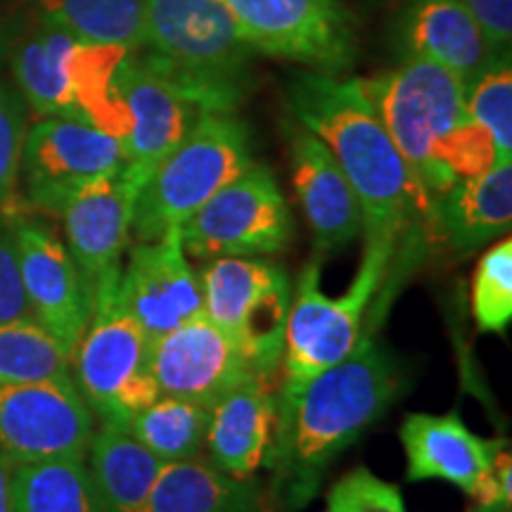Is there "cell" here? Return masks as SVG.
<instances>
[{
  "instance_id": "1",
  "label": "cell",
  "mask_w": 512,
  "mask_h": 512,
  "mask_svg": "<svg viewBox=\"0 0 512 512\" xmlns=\"http://www.w3.org/2000/svg\"><path fill=\"white\" fill-rule=\"evenodd\" d=\"M401 389L399 358L377 339V330L363 328L349 356L297 392L275 396L273 441L264 463L275 508H306L332 460L392 408Z\"/></svg>"
},
{
  "instance_id": "2",
  "label": "cell",
  "mask_w": 512,
  "mask_h": 512,
  "mask_svg": "<svg viewBox=\"0 0 512 512\" xmlns=\"http://www.w3.org/2000/svg\"><path fill=\"white\" fill-rule=\"evenodd\" d=\"M285 102L294 121L335 155L361 204L366 242L399 256L418 245V233L427 226L437 228L432 197L396 150L361 79L299 72L287 81Z\"/></svg>"
},
{
  "instance_id": "3",
  "label": "cell",
  "mask_w": 512,
  "mask_h": 512,
  "mask_svg": "<svg viewBox=\"0 0 512 512\" xmlns=\"http://www.w3.org/2000/svg\"><path fill=\"white\" fill-rule=\"evenodd\" d=\"M140 53L207 114H233L254 48L221 0H145Z\"/></svg>"
},
{
  "instance_id": "4",
  "label": "cell",
  "mask_w": 512,
  "mask_h": 512,
  "mask_svg": "<svg viewBox=\"0 0 512 512\" xmlns=\"http://www.w3.org/2000/svg\"><path fill=\"white\" fill-rule=\"evenodd\" d=\"M254 164L249 128L235 114H204L138 192L131 233L159 240Z\"/></svg>"
},
{
  "instance_id": "5",
  "label": "cell",
  "mask_w": 512,
  "mask_h": 512,
  "mask_svg": "<svg viewBox=\"0 0 512 512\" xmlns=\"http://www.w3.org/2000/svg\"><path fill=\"white\" fill-rule=\"evenodd\" d=\"M392 261V249L366 242L354 283L342 297H328L320 287L318 256L304 266L287 316L280 394L297 392L313 377L351 354L366 325L370 304L387 280Z\"/></svg>"
},
{
  "instance_id": "6",
  "label": "cell",
  "mask_w": 512,
  "mask_h": 512,
  "mask_svg": "<svg viewBox=\"0 0 512 512\" xmlns=\"http://www.w3.org/2000/svg\"><path fill=\"white\" fill-rule=\"evenodd\" d=\"M121 273V271H119ZM119 273L98 287L88 328L74 351V382L102 425L128 427L159 396L143 325L119 297Z\"/></svg>"
},
{
  "instance_id": "7",
  "label": "cell",
  "mask_w": 512,
  "mask_h": 512,
  "mask_svg": "<svg viewBox=\"0 0 512 512\" xmlns=\"http://www.w3.org/2000/svg\"><path fill=\"white\" fill-rule=\"evenodd\" d=\"M361 83L396 150L437 207L434 147L467 119L463 81L434 62L401 60Z\"/></svg>"
},
{
  "instance_id": "8",
  "label": "cell",
  "mask_w": 512,
  "mask_h": 512,
  "mask_svg": "<svg viewBox=\"0 0 512 512\" xmlns=\"http://www.w3.org/2000/svg\"><path fill=\"white\" fill-rule=\"evenodd\" d=\"M202 311L245 351L259 375L283 361L292 283L285 266L261 256L211 259L200 273Z\"/></svg>"
},
{
  "instance_id": "9",
  "label": "cell",
  "mask_w": 512,
  "mask_h": 512,
  "mask_svg": "<svg viewBox=\"0 0 512 512\" xmlns=\"http://www.w3.org/2000/svg\"><path fill=\"white\" fill-rule=\"evenodd\" d=\"M192 259L278 254L292 240V214L273 171L252 164L181 226Z\"/></svg>"
},
{
  "instance_id": "10",
  "label": "cell",
  "mask_w": 512,
  "mask_h": 512,
  "mask_svg": "<svg viewBox=\"0 0 512 512\" xmlns=\"http://www.w3.org/2000/svg\"><path fill=\"white\" fill-rule=\"evenodd\" d=\"M254 53L342 74L358 53L356 22L342 0H221Z\"/></svg>"
},
{
  "instance_id": "11",
  "label": "cell",
  "mask_w": 512,
  "mask_h": 512,
  "mask_svg": "<svg viewBox=\"0 0 512 512\" xmlns=\"http://www.w3.org/2000/svg\"><path fill=\"white\" fill-rule=\"evenodd\" d=\"M93 422L74 377L0 384V456L10 465L86 458Z\"/></svg>"
},
{
  "instance_id": "12",
  "label": "cell",
  "mask_w": 512,
  "mask_h": 512,
  "mask_svg": "<svg viewBox=\"0 0 512 512\" xmlns=\"http://www.w3.org/2000/svg\"><path fill=\"white\" fill-rule=\"evenodd\" d=\"M124 164L121 138L79 119L43 117L24 136L19 171H24L29 200L60 214L83 185Z\"/></svg>"
},
{
  "instance_id": "13",
  "label": "cell",
  "mask_w": 512,
  "mask_h": 512,
  "mask_svg": "<svg viewBox=\"0 0 512 512\" xmlns=\"http://www.w3.org/2000/svg\"><path fill=\"white\" fill-rule=\"evenodd\" d=\"M150 366L159 394L204 406L259 375L245 351L204 311L152 339Z\"/></svg>"
},
{
  "instance_id": "14",
  "label": "cell",
  "mask_w": 512,
  "mask_h": 512,
  "mask_svg": "<svg viewBox=\"0 0 512 512\" xmlns=\"http://www.w3.org/2000/svg\"><path fill=\"white\" fill-rule=\"evenodd\" d=\"M143 183L145 176L124 164L112 174L83 185L60 211L67 249L93 302L98 287L121 271V254L131 235L133 211Z\"/></svg>"
},
{
  "instance_id": "15",
  "label": "cell",
  "mask_w": 512,
  "mask_h": 512,
  "mask_svg": "<svg viewBox=\"0 0 512 512\" xmlns=\"http://www.w3.org/2000/svg\"><path fill=\"white\" fill-rule=\"evenodd\" d=\"M19 273L31 316L72 356L93 313V297L83 283L67 245L41 223L12 228Z\"/></svg>"
},
{
  "instance_id": "16",
  "label": "cell",
  "mask_w": 512,
  "mask_h": 512,
  "mask_svg": "<svg viewBox=\"0 0 512 512\" xmlns=\"http://www.w3.org/2000/svg\"><path fill=\"white\" fill-rule=\"evenodd\" d=\"M119 297L150 339L202 313V283L185 254L181 226L131 247L119 273Z\"/></svg>"
},
{
  "instance_id": "17",
  "label": "cell",
  "mask_w": 512,
  "mask_h": 512,
  "mask_svg": "<svg viewBox=\"0 0 512 512\" xmlns=\"http://www.w3.org/2000/svg\"><path fill=\"white\" fill-rule=\"evenodd\" d=\"M121 105L126 114V164L147 176L200 121L202 107L176 83L147 67L138 53L128 62L121 79Z\"/></svg>"
},
{
  "instance_id": "18",
  "label": "cell",
  "mask_w": 512,
  "mask_h": 512,
  "mask_svg": "<svg viewBox=\"0 0 512 512\" xmlns=\"http://www.w3.org/2000/svg\"><path fill=\"white\" fill-rule=\"evenodd\" d=\"M292 183L309 221L316 254H328L363 233L361 204L337 159L316 133L294 121L287 128Z\"/></svg>"
},
{
  "instance_id": "19",
  "label": "cell",
  "mask_w": 512,
  "mask_h": 512,
  "mask_svg": "<svg viewBox=\"0 0 512 512\" xmlns=\"http://www.w3.org/2000/svg\"><path fill=\"white\" fill-rule=\"evenodd\" d=\"M399 439L408 458L411 482L441 479L475 496L491 475L503 439H484L465 425L456 411L444 415L411 413L401 422Z\"/></svg>"
},
{
  "instance_id": "20",
  "label": "cell",
  "mask_w": 512,
  "mask_h": 512,
  "mask_svg": "<svg viewBox=\"0 0 512 512\" xmlns=\"http://www.w3.org/2000/svg\"><path fill=\"white\" fill-rule=\"evenodd\" d=\"M401 60H427L467 86L498 55L458 0H406L396 19Z\"/></svg>"
},
{
  "instance_id": "21",
  "label": "cell",
  "mask_w": 512,
  "mask_h": 512,
  "mask_svg": "<svg viewBox=\"0 0 512 512\" xmlns=\"http://www.w3.org/2000/svg\"><path fill=\"white\" fill-rule=\"evenodd\" d=\"M275 394L268 377H249L209 406L207 446L211 463L249 479L264 467L273 441Z\"/></svg>"
},
{
  "instance_id": "22",
  "label": "cell",
  "mask_w": 512,
  "mask_h": 512,
  "mask_svg": "<svg viewBox=\"0 0 512 512\" xmlns=\"http://www.w3.org/2000/svg\"><path fill=\"white\" fill-rule=\"evenodd\" d=\"M437 230L456 252H475L512 226V162L460 178L437 200Z\"/></svg>"
},
{
  "instance_id": "23",
  "label": "cell",
  "mask_w": 512,
  "mask_h": 512,
  "mask_svg": "<svg viewBox=\"0 0 512 512\" xmlns=\"http://www.w3.org/2000/svg\"><path fill=\"white\" fill-rule=\"evenodd\" d=\"M256 482L228 475L211 460L164 463L143 512H259Z\"/></svg>"
},
{
  "instance_id": "24",
  "label": "cell",
  "mask_w": 512,
  "mask_h": 512,
  "mask_svg": "<svg viewBox=\"0 0 512 512\" xmlns=\"http://www.w3.org/2000/svg\"><path fill=\"white\" fill-rule=\"evenodd\" d=\"M86 453L102 512H143L164 460L114 425L95 430Z\"/></svg>"
},
{
  "instance_id": "25",
  "label": "cell",
  "mask_w": 512,
  "mask_h": 512,
  "mask_svg": "<svg viewBox=\"0 0 512 512\" xmlns=\"http://www.w3.org/2000/svg\"><path fill=\"white\" fill-rule=\"evenodd\" d=\"M43 19V17H41ZM79 38L43 19L12 57L19 88L41 117L76 119L72 60Z\"/></svg>"
},
{
  "instance_id": "26",
  "label": "cell",
  "mask_w": 512,
  "mask_h": 512,
  "mask_svg": "<svg viewBox=\"0 0 512 512\" xmlns=\"http://www.w3.org/2000/svg\"><path fill=\"white\" fill-rule=\"evenodd\" d=\"M86 458L15 465L12 512H102Z\"/></svg>"
},
{
  "instance_id": "27",
  "label": "cell",
  "mask_w": 512,
  "mask_h": 512,
  "mask_svg": "<svg viewBox=\"0 0 512 512\" xmlns=\"http://www.w3.org/2000/svg\"><path fill=\"white\" fill-rule=\"evenodd\" d=\"M41 17L83 43L143 50L145 0H31Z\"/></svg>"
},
{
  "instance_id": "28",
  "label": "cell",
  "mask_w": 512,
  "mask_h": 512,
  "mask_svg": "<svg viewBox=\"0 0 512 512\" xmlns=\"http://www.w3.org/2000/svg\"><path fill=\"white\" fill-rule=\"evenodd\" d=\"M209 406L181 396L159 394L150 406L133 415L126 430L159 460L197 458L207 446Z\"/></svg>"
},
{
  "instance_id": "29",
  "label": "cell",
  "mask_w": 512,
  "mask_h": 512,
  "mask_svg": "<svg viewBox=\"0 0 512 512\" xmlns=\"http://www.w3.org/2000/svg\"><path fill=\"white\" fill-rule=\"evenodd\" d=\"M72 377V356L34 316L0 323V384Z\"/></svg>"
},
{
  "instance_id": "30",
  "label": "cell",
  "mask_w": 512,
  "mask_h": 512,
  "mask_svg": "<svg viewBox=\"0 0 512 512\" xmlns=\"http://www.w3.org/2000/svg\"><path fill=\"white\" fill-rule=\"evenodd\" d=\"M467 119L489 133L498 162H512V60L510 50L498 53L463 93Z\"/></svg>"
},
{
  "instance_id": "31",
  "label": "cell",
  "mask_w": 512,
  "mask_h": 512,
  "mask_svg": "<svg viewBox=\"0 0 512 512\" xmlns=\"http://www.w3.org/2000/svg\"><path fill=\"white\" fill-rule=\"evenodd\" d=\"M472 313L482 332H505L512 320V240L484 252L472 278Z\"/></svg>"
},
{
  "instance_id": "32",
  "label": "cell",
  "mask_w": 512,
  "mask_h": 512,
  "mask_svg": "<svg viewBox=\"0 0 512 512\" xmlns=\"http://www.w3.org/2000/svg\"><path fill=\"white\" fill-rule=\"evenodd\" d=\"M325 512H406L399 486L356 467L330 486Z\"/></svg>"
},
{
  "instance_id": "33",
  "label": "cell",
  "mask_w": 512,
  "mask_h": 512,
  "mask_svg": "<svg viewBox=\"0 0 512 512\" xmlns=\"http://www.w3.org/2000/svg\"><path fill=\"white\" fill-rule=\"evenodd\" d=\"M24 136H27V117H24L22 100L0 86V204L8 202L15 192Z\"/></svg>"
},
{
  "instance_id": "34",
  "label": "cell",
  "mask_w": 512,
  "mask_h": 512,
  "mask_svg": "<svg viewBox=\"0 0 512 512\" xmlns=\"http://www.w3.org/2000/svg\"><path fill=\"white\" fill-rule=\"evenodd\" d=\"M24 316H31V309L24 294L15 238L10 230V233H0V323Z\"/></svg>"
},
{
  "instance_id": "35",
  "label": "cell",
  "mask_w": 512,
  "mask_h": 512,
  "mask_svg": "<svg viewBox=\"0 0 512 512\" xmlns=\"http://www.w3.org/2000/svg\"><path fill=\"white\" fill-rule=\"evenodd\" d=\"M470 12L489 46L496 53L510 50L512 43V0H458Z\"/></svg>"
},
{
  "instance_id": "36",
  "label": "cell",
  "mask_w": 512,
  "mask_h": 512,
  "mask_svg": "<svg viewBox=\"0 0 512 512\" xmlns=\"http://www.w3.org/2000/svg\"><path fill=\"white\" fill-rule=\"evenodd\" d=\"M12 470L15 465L0 456V512H12Z\"/></svg>"
},
{
  "instance_id": "37",
  "label": "cell",
  "mask_w": 512,
  "mask_h": 512,
  "mask_svg": "<svg viewBox=\"0 0 512 512\" xmlns=\"http://www.w3.org/2000/svg\"><path fill=\"white\" fill-rule=\"evenodd\" d=\"M470 512H510V508H472Z\"/></svg>"
}]
</instances>
